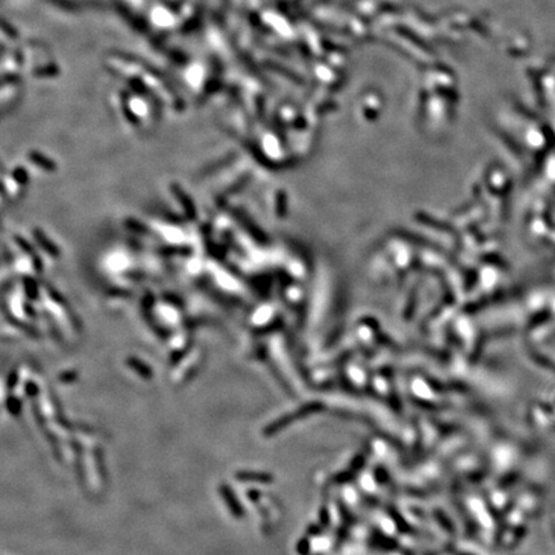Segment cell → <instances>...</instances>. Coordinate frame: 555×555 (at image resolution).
Here are the masks:
<instances>
[{
  "mask_svg": "<svg viewBox=\"0 0 555 555\" xmlns=\"http://www.w3.org/2000/svg\"><path fill=\"white\" fill-rule=\"evenodd\" d=\"M219 491H220L221 498H223V500L225 501V505L228 507L229 512L232 513L233 517H234V518H242L244 514L243 507L241 505V501L238 500V498L235 496L232 487H230L229 484L224 483L219 487Z\"/></svg>",
  "mask_w": 555,
  "mask_h": 555,
  "instance_id": "6da1fadb",
  "label": "cell"
},
{
  "mask_svg": "<svg viewBox=\"0 0 555 555\" xmlns=\"http://www.w3.org/2000/svg\"><path fill=\"white\" fill-rule=\"evenodd\" d=\"M25 392H26V395L30 396V397H35V396L39 393V387H37V384L35 383V382H29V383H26V386H25Z\"/></svg>",
  "mask_w": 555,
  "mask_h": 555,
  "instance_id": "5b68a950",
  "label": "cell"
},
{
  "mask_svg": "<svg viewBox=\"0 0 555 555\" xmlns=\"http://www.w3.org/2000/svg\"><path fill=\"white\" fill-rule=\"evenodd\" d=\"M127 365H129L130 368H132V369H134L137 374L142 375V377L144 378L152 377V370H151V368H149L147 364L142 363L141 360H137V359H132V358L129 359V360H127Z\"/></svg>",
  "mask_w": 555,
  "mask_h": 555,
  "instance_id": "3957f363",
  "label": "cell"
},
{
  "mask_svg": "<svg viewBox=\"0 0 555 555\" xmlns=\"http://www.w3.org/2000/svg\"><path fill=\"white\" fill-rule=\"evenodd\" d=\"M7 409L11 414L17 415L21 411V401L16 397H11L7 401Z\"/></svg>",
  "mask_w": 555,
  "mask_h": 555,
  "instance_id": "277c9868",
  "label": "cell"
},
{
  "mask_svg": "<svg viewBox=\"0 0 555 555\" xmlns=\"http://www.w3.org/2000/svg\"><path fill=\"white\" fill-rule=\"evenodd\" d=\"M235 479L242 482H251V481H260V482H266L269 481L270 477L265 473L260 472H249V470H241V472L235 473Z\"/></svg>",
  "mask_w": 555,
  "mask_h": 555,
  "instance_id": "7a4b0ae2",
  "label": "cell"
}]
</instances>
